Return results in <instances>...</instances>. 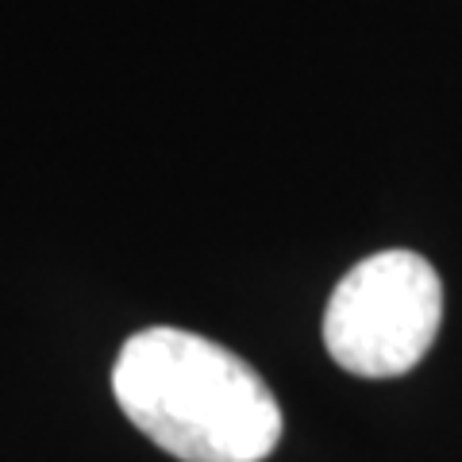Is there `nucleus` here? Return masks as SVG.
Masks as SVG:
<instances>
[{
    "instance_id": "obj_2",
    "label": "nucleus",
    "mask_w": 462,
    "mask_h": 462,
    "mask_svg": "<svg viewBox=\"0 0 462 462\" xmlns=\"http://www.w3.org/2000/svg\"><path fill=\"white\" fill-rule=\"evenodd\" d=\"M443 320V285L428 258L382 251L346 270L324 312L328 355L358 378H397L428 355Z\"/></svg>"
},
{
    "instance_id": "obj_1",
    "label": "nucleus",
    "mask_w": 462,
    "mask_h": 462,
    "mask_svg": "<svg viewBox=\"0 0 462 462\" xmlns=\"http://www.w3.org/2000/svg\"><path fill=\"white\" fill-rule=\"evenodd\" d=\"M112 393L143 436L181 462H263L282 439L270 385L227 346L181 328L127 339Z\"/></svg>"
}]
</instances>
